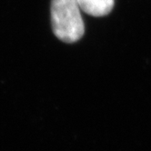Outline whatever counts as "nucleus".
Masks as SVG:
<instances>
[{"label": "nucleus", "instance_id": "nucleus-1", "mask_svg": "<svg viewBox=\"0 0 151 151\" xmlns=\"http://www.w3.org/2000/svg\"><path fill=\"white\" fill-rule=\"evenodd\" d=\"M80 10L77 0H52V28L59 40L74 43L83 37L85 26Z\"/></svg>", "mask_w": 151, "mask_h": 151}, {"label": "nucleus", "instance_id": "nucleus-2", "mask_svg": "<svg viewBox=\"0 0 151 151\" xmlns=\"http://www.w3.org/2000/svg\"><path fill=\"white\" fill-rule=\"evenodd\" d=\"M82 11L92 17H100L109 15L114 7V0H77Z\"/></svg>", "mask_w": 151, "mask_h": 151}]
</instances>
